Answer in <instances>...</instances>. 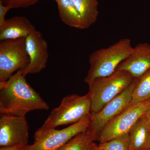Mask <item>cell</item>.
<instances>
[{
	"instance_id": "1",
	"label": "cell",
	"mask_w": 150,
	"mask_h": 150,
	"mask_svg": "<svg viewBox=\"0 0 150 150\" xmlns=\"http://www.w3.org/2000/svg\"><path fill=\"white\" fill-rule=\"evenodd\" d=\"M49 106L27 82L22 70L0 82V113L25 117L30 111L48 110Z\"/></svg>"
},
{
	"instance_id": "2",
	"label": "cell",
	"mask_w": 150,
	"mask_h": 150,
	"mask_svg": "<svg viewBox=\"0 0 150 150\" xmlns=\"http://www.w3.org/2000/svg\"><path fill=\"white\" fill-rule=\"evenodd\" d=\"M91 112V101L88 93L84 96L70 95L64 97L59 107L51 111L34 138L58 126L72 125L86 118Z\"/></svg>"
},
{
	"instance_id": "3",
	"label": "cell",
	"mask_w": 150,
	"mask_h": 150,
	"mask_svg": "<svg viewBox=\"0 0 150 150\" xmlns=\"http://www.w3.org/2000/svg\"><path fill=\"white\" fill-rule=\"evenodd\" d=\"M133 49L131 40L125 38L107 48L94 51L89 57L90 67L85 82L88 84L95 79L112 74L131 55Z\"/></svg>"
},
{
	"instance_id": "4",
	"label": "cell",
	"mask_w": 150,
	"mask_h": 150,
	"mask_svg": "<svg viewBox=\"0 0 150 150\" xmlns=\"http://www.w3.org/2000/svg\"><path fill=\"white\" fill-rule=\"evenodd\" d=\"M135 79L126 71L116 69L112 74L90 83L88 93L91 101V113L100 111L128 88Z\"/></svg>"
},
{
	"instance_id": "5",
	"label": "cell",
	"mask_w": 150,
	"mask_h": 150,
	"mask_svg": "<svg viewBox=\"0 0 150 150\" xmlns=\"http://www.w3.org/2000/svg\"><path fill=\"white\" fill-rule=\"evenodd\" d=\"M29 62L25 38L1 41L0 82L7 81L15 72L24 69Z\"/></svg>"
},
{
	"instance_id": "6",
	"label": "cell",
	"mask_w": 150,
	"mask_h": 150,
	"mask_svg": "<svg viewBox=\"0 0 150 150\" xmlns=\"http://www.w3.org/2000/svg\"><path fill=\"white\" fill-rule=\"evenodd\" d=\"M150 106V98L134 106L128 107L112 119L100 133L97 141L99 144L129 133L132 126L144 115Z\"/></svg>"
},
{
	"instance_id": "7",
	"label": "cell",
	"mask_w": 150,
	"mask_h": 150,
	"mask_svg": "<svg viewBox=\"0 0 150 150\" xmlns=\"http://www.w3.org/2000/svg\"><path fill=\"white\" fill-rule=\"evenodd\" d=\"M90 120L91 113L67 128L61 130L51 129L34 138L33 144L27 145L25 150H59L76 135L86 131Z\"/></svg>"
},
{
	"instance_id": "8",
	"label": "cell",
	"mask_w": 150,
	"mask_h": 150,
	"mask_svg": "<svg viewBox=\"0 0 150 150\" xmlns=\"http://www.w3.org/2000/svg\"><path fill=\"white\" fill-rule=\"evenodd\" d=\"M137 80V79H135L128 88L105 105L98 112L91 113L90 123L87 131L96 141L104 126L129 106Z\"/></svg>"
},
{
	"instance_id": "9",
	"label": "cell",
	"mask_w": 150,
	"mask_h": 150,
	"mask_svg": "<svg viewBox=\"0 0 150 150\" xmlns=\"http://www.w3.org/2000/svg\"><path fill=\"white\" fill-rule=\"evenodd\" d=\"M29 127L25 116L1 114L0 147L28 145Z\"/></svg>"
},
{
	"instance_id": "10",
	"label": "cell",
	"mask_w": 150,
	"mask_h": 150,
	"mask_svg": "<svg viewBox=\"0 0 150 150\" xmlns=\"http://www.w3.org/2000/svg\"><path fill=\"white\" fill-rule=\"evenodd\" d=\"M30 62L22 70L24 76L38 74L46 68L49 58L48 45L40 31L35 30L25 38Z\"/></svg>"
},
{
	"instance_id": "11",
	"label": "cell",
	"mask_w": 150,
	"mask_h": 150,
	"mask_svg": "<svg viewBox=\"0 0 150 150\" xmlns=\"http://www.w3.org/2000/svg\"><path fill=\"white\" fill-rule=\"evenodd\" d=\"M116 69L124 70L138 79L150 69V45L141 43L134 47L132 53Z\"/></svg>"
},
{
	"instance_id": "12",
	"label": "cell",
	"mask_w": 150,
	"mask_h": 150,
	"mask_svg": "<svg viewBox=\"0 0 150 150\" xmlns=\"http://www.w3.org/2000/svg\"><path fill=\"white\" fill-rule=\"evenodd\" d=\"M35 29L29 20L22 16H16L6 19L0 26V40L26 38Z\"/></svg>"
},
{
	"instance_id": "13",
	"label": "cell",
	"mask_w": 150,
	"mask_h": 150,
	"mask_svg": "<svg viewBox=\"0 0 150 150\" xmlns=\"http://www.w3.org/2000/svg\"><path fill=\"white\" fill-rule=\"evenodd\" d=\"M129 134L131 150L149 149L150 126L144 115L132 126Z\"/></svg>"
},
{
	"instance_id": "14",
	"label": "cell",
	"mask_w": 150,
	"mask_h": 150,
	"mask_svg": "<svg viewBox=\"0 0 150 150\" xmlns=\"http://www.w3.org/2000/svg\"><path fill=\"white\" fill-rule=\"evenodd\" d=\"M59 15L61 21L70 27L84 29L82 20L74 0H58Z\"/></svg>"
},
{
	"instance_id": "15",
	"label": "cell",
	"mask_w": 150,
	"mask_h": 150,
	"mask_svg": "<svg viewBox=\"0 0 150 150\" xmlns=\"http://www.w3.org/2000/svg\"><path fill=\"white\" fill-rule=\"evenodd\" d=\"M80 15L84 29L95 23L99 15L97 0H74Z\"/></svg>"
},
{
	"instance_id": "16",
	"label": "cell",
	"mask_w": 150,
	"mask_h": 150,
	"mask_svg": "<svg viewBox=\"0 0 150 150\" xmlns=\"http://www.w3.org/2000/svg\"><path fill=\"white\" fill-rule=\"evenodd\" d=\"M150 98V69L139 78L132 94V98L129 107L134 106Z\"/></svg>"
},
{
	"instance_id": "17",
	"label": "cell",
	"mask_w": 150,
	"mask_h": 150,
	"mask_svg": "<svg viewBox=\"0 0 150 150\" xmlns=\"http://www.w3.org/2000/svg\"><path fill=\"white\" fill-rule=\"evenodd\" d=\"M96 139L87 131L76 135L59 150H91Z\"/></svg>"
},
{
	"instance_id": "18",
	"label": "cell",
	"mask_w": 150,
	"mask_h": 150,
	"mask_svg": "<svg viewBox=\"0 0 150 150\" xmlns=\"http://www.w3.org/2000/svg\"><path fill=\"white\" fill-rule=\"evenodd\" d=\"M103 150H131L129 133L98 144Z\"/></svg>"
},
{
	"instance_id": "19",
	"label": "cell",
	"mask_w": 150,
	"mask_h": 150,
	"mask_svg": "<svg viewBox=\"0 0 150 150\" xmlns=\"http://www.w3.org/2000/svg\"><path fill=\"white\" fill-rule=\"evenodd\" d=\"M39 0H0L5 5L9 6L11 8H28L38 2Z\"/></svg>"
},
{
	"instance_id": "20",
	"label": "cell",
	"mask_w": 150,
	"mask_h": 150,
	"mask_svg": "<svg viewBox=\"0 0 150 150\" xmlns=\"http://www.w3.org/2000/svg\"><path fill=\"white\" fill-rule=\"evenodd\" d=\"M11 8L9 6L5 5L0 1V26H2L5 22L6 15Z\"/></svg>"
},
{
	"instance_id": "21",
	"label": "cell",
	"mask_w": 150,
	"mask_h": 150,
	"mask_svg": "<svg viewBox=\"0 0 150 150\" xmlns=\"http://www.w3.org/2000/svg\"><path fill=\"white\" fill-rule=\"evenodd\" d=\"M26 147L15 146L0 147V150H25Z\"/></svg>"
},
{
	"instance_id": "22",
	"label": "cell",
	"mask_w": 150,
	"mask_h": 150,
	"mask_svg": "<svg viewBox=\"0 0 150 150\" xmlns=\"http://www.w3.org/2000/svg\"><path fill=\"white\" fill-rule=\"evenodd\" d=\"M144 116L146 121L147 122L149 126H150V106L147 110L146 112L145 113L144 115Z\"/></svg>"
},
{
	"instance_id": "23",
	"label": "cell",
	"mask_w": 150,
	"mask_h": 150,
	"mask_svg": "<svg viewBox=\"0 0 150 150\" xmlns=\"http://www.w3.org/2000/svg\"><path fill=\"white\" fill-rule=\"evenodd\" d=\"M91 150H103L99 147L98 145L93 142L92 145Z\"/></svg>"
},
{
	"instance_id": "24",
	"label": "cell",
	"mask_w": 150,
	"mask_h": 150,
	"mask_svg": "<svg viewBox=\"0 0 150 150\" xmlns=\"http://www.w3.org/2000/svg\"><path fill=\"white\" fill-rule=\"evenodd\" d=\"M149 149H150V134L149 137Z\"/></svg>"
},
{
	"instance_id": "25",
	"label": "cell",
	"mask_w": 150,
	"mask_h": 150,
	"mask_svg": "<svg viewBox=\"0 0 150 150\" xmlns=\"http://www.w3.org/2000/svg\"><path fill=\"white\" fill-rule=\"evenodd\" d=\"M54 1H58V0H54Z\"/></svg>"
},
{
	"instance_id": "26",
	"label": "cell",
	"mask_w": 150,
	"mask_h": 150,
	"mask_svg": "<svg viewBox=\"0 0 150 150\" xmlns=\"http://www.w3.org/2000/svg\"><path fill=\"white\" fill-rule=\"evenodd\" d=\"M150 150V149H148V150Z\"/></svg>"
}]
</instances>
